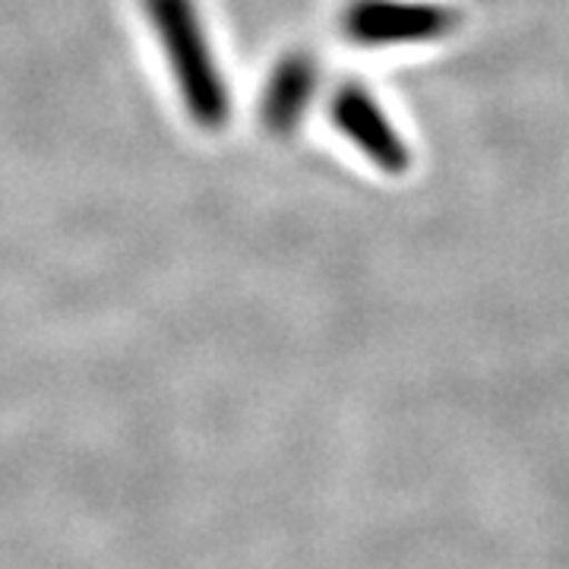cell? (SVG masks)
Here are the masks:
<instances>
[{"instance_id": "obj_4", "label": "cell", "mask_w": 569, "mask_h": 569, "mask_svg": "<svg viewBox=\"0 0 569 569\" xmlns=\"http://www.w3.org/2000/svg\"><path fill=\"white\" fill-rule=\"evenodd\" d=\"M313 89H317V63L307 54H288L284 61L276 63L263 96V121L269 133L276 137L295 133V127L305 118L307 104L313 99Z\"/></svg>"}, {"instance_id": "obj_3", "label": "cell", "mask_w": 569, "mask_h": 569, "mask_svg": "<svg viewBox=\"0 0 569 569\" xmlns=\"http://www.w3.org/2000/svg\"><path fill=\"white\" fill-rule=\"evenodd\" d=\"M332 118L348 140L355 142L367 159L380 164L389 174H402L411 164V152L402 137L392 130L383 108L373 102L365 86L348 82L332 99Z\"/></svg>"}, {"instance_id": "obj_1", "label": "cell", "mask_w": 569, "mask_h": 569, "mask_svg": "<svg viewBox=\"0 0 569 569\" xmlns=\"http://www.w3.org/2000/svg\"><path fill=\"white\" fill-rule=\"evenodd\" d=\"M149 20L156 22V32L164 44V54L171 61L174 80L181 86L187 111L193 121L209 130H219L231 111L228 92L219 77V67L209 54V41L203 26L197 20L193 0H142Z\"/></svg>"}, {"instance_id": "obj_2", "label": "cell", "mask_w": 569, "mask_h": 569, "mask_svg": "<svg viewBox=\"0 0 569 569\" xmlns=\"http://www.w3.org/2000/svg\"><path fill=\"white\" fill-rule=\"evenodd\" d=\"M459 10L418 0H358L346 13V36L367 48L437 41L459 29Z\"/></svg>"}]
</instances>
